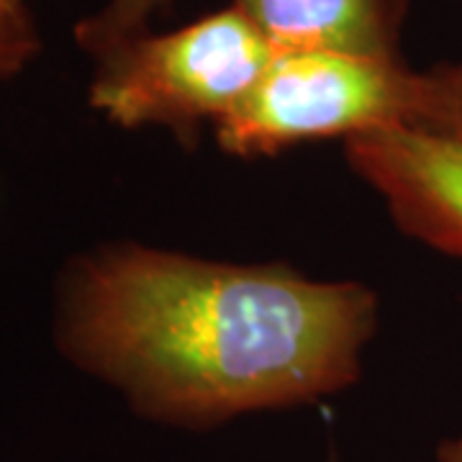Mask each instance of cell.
I'll return each mask as SVG.
<instances>
[{
    "label": "cell",
    "instance_id": "obj_6",
    "mask_svg": "<svg viewBox=\"0 0 462 462\" xmlns=\"http://www.w3.org/2000/svg\"><path fill=\"white\" fill-rule=\"evenodd\" d=\"M172 0H108L93 16L78 21L75 42L93 60L149 32V23Z\"/></svg>",
    "mask_w": 462,
    "mask_h": 462
},
{
    "label": "cell",
    "instance_id": "obj_8",
    "mask_svg": "<svg viewBox=\"0 0 462 462\" xmlns=\"http://www.w3.org/2000/svg\"><path fill=\"white\" fill-rule=\"evenodd\" d=\"M431 83V116L427 132L462 142V57L427 69Z\"/></svg>",
    "mask_w": 462,
    "mask_h": 462
},
{
    "label": "cell",
    "instance_id": "obj_1",
    "mask_svg": "<svg viewBox=\"0 0 462 462\" xmlns=\"http://www.w3.org/2000/svg\"><path fill=\"white\" fill-rule=\"evenodd\" d=\"M375 314L357 282L124 245L69 267L57 331L67 357L134 411L208 430L345 391Z\"/></svg>",
    "mask_w": 462,
    "mask_h": 462
},
{
    "label": "cell",
    "instance_id": "obj_4",
    "mask_svg": "<svg viewBox=\"0 0 462 462\" xmlns=\"http://www.w3.org/2000/svg\"><path fill=\"white\" fill-rule=\"evenodd\" d=\"M349 167L378 190L401 231L462 257V142L419 129L346 139Z\"/></svg>",
    "mask_w": 462,
    "mask_h": 462
},
{
    "label": "cell",
    "instance_id": "obj_3",
    "mask_svg": "<svg viewBox=\"0 0 462 462\" xmlns=\"http://www.w3.org/2000/svg\"><path fill=\"white\" fill-rule=\"evenodd\" d=\"M273 57L260 29L226 5L96 57L88 100L121 129L162 126L193 139L203 121L216 126L245 100Z\"/></svg>",
    "mask_w": 462,
    "mask_h": 462
},
{
    "label": "cell",
    "instance_id": "obj_2",
    "mask_svg": "<svg viewBox=\"0 0 462 462\" xmlns=\"http://www.w3.org/2000/svg\"><path fill=\"white\" fill-rule=\"evenodd\" d=\"M427 69L339 51H275L245 100L216 124L218 147L275 154L309 139L430 126Z\"/></svg>",
    "mask_w": 462,
    "mask_h": 462
},
{
    "label": "cell",
    "instance_id": "obj_7",
    "mask_svg": "<svg viewBox=\"0 0 462 462\" xmlns=\"http://www.w3.org/2000/svg\"><path fill=\"white\" fill-rule=\"evenodd\" d=\"M42 50L32 11L23 0H0V80L18 75Z\"/></svg>",
    "mask_w": 462,
    "mask_h": 462
},
{
    "label": "cell",
    "instance_id": "obj_5",
    "mask_svg": "<svg viewBox=\"0 0 462 462\" xmlns=\"http://www.w3.org/2000/svg\"><path fill=\"white\" fill-rule=\"evenodd\" d=\"M275 51L401 60L409 0H231Z\"/></svg>",
    "mask_w": 462,
    "mask_h": 462
},
{
    "label": "cell",
    "instance_id": "obj_9",
    "mask_svg": "<svg viewBox=\"0 0 462 462\" xmlns=\"http://www.w3.org/2000/svg\"><path fill=\"white\" fill-rule=\"evenodd\" d=\"M437 462H462V431L437 447Z\"/></svg>",
    "mask_w": 462,
    "mask_h": 462
}]
</instances>
